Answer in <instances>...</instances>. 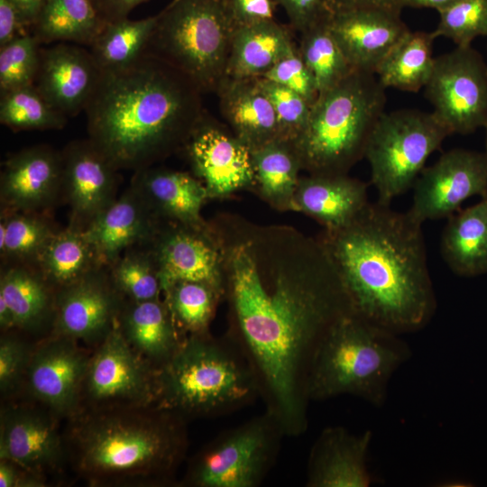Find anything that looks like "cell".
Instances as JSON below:
<instances>
[{
    "mask_svg": "<svg viewBox=\"0 0 487 487\" xmlns=\"http://www.w3.org/2000/svg\"><path fill=\"white\" fill-rule=\"evenodd\" d=\"M222 257L226 334L258 379L266 410L286 436L308 428L307 389L317 348L354 309L319 239L286 225L221 213L209 221Z\"/></svg>",
    "mask_w": 487,
    "mask_h": 487,
    "instance_id": "1",
    "label": "cell"
},
{
    "mask_svg": "<svg viewBox=\"0 0 487 487\" xmlns=\"http://www.w3.org/2000/svg\"><path fill=\"white\" fill-rule=\"evenodd\" d=\"M342 279L355 315L402 335L431 320L436 299L422 224L378 201L350 223L317 236Z\"/></svg>",
    "mask_w": 487,
    "mask_h": 487,
    "instance_id": "2",
    "label": "cell"
},
{
    "mask_svg": "<svg viewBox=\"0 0 487 487\" xmlns=\"http://www.w3.org/2000/svg\"><path fill=\"white\" fill-rule=\"evenodd\" d=\"M201 94L144 52L128 66L101 70L85 108L87 138L118 170L154 166L185 146L206 112Z\"/></svg>",
    "mask_w": 487,
    "mask_h": 487,
    "instance_id": "3",
    "label": "cell"
},
{
    "mask_svg": "<svg viewBox=\"0 0 487 487\" xmlns=\"http://www.w3.org/2000/svg\"><path fill=\"white\" fill-rule=\"evenodd\" d=\"M188 422L156 404L81 410L63 427L69 469L91 487L179 486Z\"/></svg>",
    "mask_w": 487,
    "mask_h": 487,
    "instance_id": "4",
    "label": "cell"
},
{
    "mask_svg": "<svg viewBox=\"0 0 487 487\" xmlns=\"http://www.w3.org/2000/svg\"><path fill=\"white\" fill-rule=\"evenodd\" d=\"M259 397L255 372L227 334L185 336L176 353L158 369L155 404L188 421L227 415Z\"/></svg>",
    "mask_w": 487,
    "mask_h": 487,
    "instance_id": "5",
    "label": "cell"
},
{
    "mask_svg": "<svg viewBox=\"0 0 487 487\" xmlns=\"http://www.w3.org/2000/svg\"><path fill=\"white\" fill-rule=\"evenodd\" d=\"M411 355L409 345L392 332L354 313L338 320L319 343L308 381L309 401L353 395L384 404L389 381Z\"/></svg>",
    "mask_w": 487,
    "mask_h": 487,
    "instance_id": "6",
    "label": "cell"
},
{
    "mask_svg": "<svg viewBox=\"0 0 487 487\" xmlns=\"http://www.w3.org/2000/svg\"><path fill=\"white\" fill-rule=\"evenodd\" d=\"M385 87L373 73L353 71L319 93L292 142L308 174H348L364 157L371 133L385 112Z\"/></svg>",
    "mask_w": 487,
    "mask_h": 487,
    "instance_id": "7",
    "label": "cell"
},
{
    "mask_svg": "<svg viewBox=\"0 0 487 487\" xmlns=\"http://www.w3.org/2000/svg\"><path fill=\"white\" fill-rule=\"evenodd\" d=\"M234 29L225 0H172L158 14L144 52L179 70L202 93H216Z\"/></svg>",
    "mask_w": 487,
    "mask_h": 487,
    "instance_id": "8",
    "label": "cell"
},
{
    "mask_svg": "<svg viewBox=\"0 0 487 487\" xmlns=\"http://www.w3.org/2000/svg\"><path fill=\"white\" fill-rule=\"evenodd\" d=\"M285 432L269 411L226 429L188 461L179 486L258 487L273 467Z\"/></svg>",
    "mask_w": 487,
    "mask_h": 487,
    "instance_id": "9",
    "label": "cell"
},
{
    "mask_svg": "<svg viewBox=\"0 0 487 487\" xmlns=\"http://www.w3.org/2000/svg\"><path fill=\"white\" fill-rule=\"evenodd\" d=\"M450 134L434 112H384L371 133L364 152L377 201L391 205L393 198L413 188L428 157Z\"/></svg>",
    "mask_w": 487,
    "mask_h": 487,
    "instance_id": "10",
    "label": "cell"
},
{
    "mask_svg": "<svg viewBox=\"0 0 487 487\" xmlns=\"http://www.w3.org/2000/svg\"><path fill=\"white\" fill-rule=\"evenodd\" d=\"M157 372L158 369L138 354L115 326L92 349L79 411L155 404Z\"/></svg>",
    "mask_w": 487,
    "mask_h": 487,
    "instance_id": "11",
    "label": "cell"
},
{
    "mask_svg": "<svg viewBox=\"0 0 487 487\" xmlns=\"http://www.w3.org/2000/svg\"><path fill=\"white\" fill-rule=\"evenodd\" d=\"M61 421L26 398L1 401L0 459L43 475L52 485L65 483L69 466Z\"/></svg>",
    "mask_w": 487,
    "mask_h": 487,
    "instance_id": "12",
    "label": "cell"
},
{
    "mask_svg": "<svg viewBox=\"0 0 487 487\" xmlns=\"http://www.w3.org/2000/svg\"><path fill=\"white\" fill-rule=\"evenodd\" d=\"M425 88L451 134H469L487 122V64L471 45L436 57Z\"/></svg>",
    "mask_w": 487,
    "mask_h": 487,
    "instance_id": "13",
    "label": "cell"
},
{
    "mask_svg": "<svg viewBox=\"0 0 487 487\" xmlns=\"http://www.w3.org/2000/svg\"><path fill=\"white\" fill-rule=\"evenodd\" d=\"M92 349L67 336L49 334L35 340L23 396L64 422L79 412L83 381Z\"/></svg>",
    "mask_w": 487,
    "mask_h": 487,
    "instance_id": "14",
    "label": "cell"
},
{
    "mask_svg": "<svg viewBox=\"0 0 487 487\" xmlns=\"http://www.w3.org/2000/svg\"><path fill=\"white\" fill-rule=\"evenodd\" d=\"M408 213L423 224L448 218L473 196L487 195V153L452 149L424 168L413 186Z\"/></svg>",
    "mask_w": 487,
    "mask_h": 487,
    "instance_id": "15",
    "label": "cell"
},
{
    "mask_svg": "<svg viewBox=\"0 0 487 487\" xmlns=\"http://www.w3.org/2000/svg\"><path fill=\"white\" fill-rule=\"evenodd\" d=\"M226 126L205 112L182 149L209 199L226 198L254 185L251 150Z\"/></svg>",
    "mask_w": 487,
    "mask_h": 487,
    "instance_id": "16",
    "label": "cell"
},
{
    "mask_svg": "<svg viewBox=\"0 0 487 487\" xmlns=\"http://www.w3.org/2000/svg\"><path fill=\"white\" fill-rule=\"evenodd\" d=\"M124 299L114 287L108 266L56 290L50 334L63 335L94 349L116 326Z\"/></svg>",
    "mask_w": 487,
    "mask_h": 487,
    "instance_id": "17",
    "label": "cell"
},
{
    "mask_svg": "<svg viewBox=\"0 0 487 487\" xmlns=\"http://www.w3.org/2000/svg\"><path fill=\"white\" fill-rule=\"evenodd\" d=\"M147 245L157 265L161 290L177 281H198L225 298L222 257L210 225L207 229H198L162 221Z\"/></svg>",
    "mask_w": 487,
    "mask_h": 487,
    "instance_id": "18",
    "label": "cell"
},
{
    "mask_svg": "<svg viewBox=\"0 0 487 487\" xmlns=\"http://www.w3.org/2000/svg\"><path fill=\"white\" fill-rule=\"evenodd\" d=\"M60 152L69 225L85 230L117 198L118 170L88 138L70 142Z\"/></svg>",
    "mask_w": 487,
    "mask_h": 487,
    "instance_id": "19",
    "label": "cell"
},
{
    "mask_svg": "<svg viewBox=\"0 0 487 487\" xmlns=\"http://www.w3.org/2000/svg\"><path fill=\"white\" fill-rule=\"evenodd\" d=\"M61 152L45 144L10 154L0 175L1 209L50 212L61 200Z\"/></svg>",
    "mask_w": 487,
    "mask_h": 487,
    "instance_id": "20",
    "label": "cell"
},
{
    "mask_svg": "<svg viewBox=\"0 0 487 487\" xmlns=\"http://www.w3.org/2000/svg\"><path fill=\"white\" fill-rule=\"evenodd\" d=\"M100 74L89 51L58 42L41 47L33 86L54 109L69 118L85 111Z\"/></svg>",
    "mask_w": 487,
    "mask_h": 487,
    "instance_id": "21",
    "label": "cell"
},
{
    "mask_svg": "<svg viewBox=\"0 0 487 487\" xmlns=\"http://www.w3.org/2000/svg\"><path fill=\"white\" fill-rule=\"evenodd\" d=\"M328 26L353 69L373 74L409 31L400 13L377 8L331 14Z\"/></svg>",
    "mask_w": 487,
    "mask_h": 487,
    "instance_id": "22",
    "label": "cell"
},
{
    "mask_svg": "<svg viewBox=\"0 0 487 487\" xmlns=\"http://www.w3.org/2000/svg\"><path fill=\"white\" fill-rule=\"evenodd\" d=\"M372 432L353 434L326 427L313 444L307 466L308 487H368L373 482L367 456Z\"/></svg>",
    "mask_w": 487,
    "mask_h": 487,
    "instance_id": "23",
    "label": "cell"
},
{
    "mask_svg": "<svg viewBox=\"0 0 487 487\" xmlns=\"http://www.w3.org/2000/svg\"><path fill=\"white\" fill-rule=\"evenodd\" d=\"M162 221L130 185L84 232L108 266L126 250L151 243Z\"/></svg>",
    "mask_w": 487,
    "mask_h": 487,
    "instance_id": "24",
    "label": "cell"
},
{
    "mask_svg": "<svg viewBox=\"0 0 487 487\" xmlns=\"http://www.w3.org/2000/svg\"><path fill=\"white\" fill-rule=\"evenodd\" d=\"M131 186L161 220L198 229L209 228V223L201 215L209 197L196 176L151 166L134 171Z\"/></svg>",
    "mask_w": 487,
    "mask_h": 487,
    "instance_id": "25",
    "label": "cell"
},
{
    "mask_svg": "<svg viewBox=\"0 0 487 487\" xmlns=\"http://www.w3.org/2000/svg\"><path fill=\"white\" fill-rule=\"evenodd\" d=\"M368 186L348 174H308L299 178L293 211L301 212L324 230L345 226L369 204Z\"/></svg>",
    "mask_w": 487,
    "mask_h": 487,
    "instance_id": "26",
    "label": "cell"
},
{
    "mask_svg": "<svg viewBox=\"0 0 487 487\" xmlns=\"http://www.w3.org/2000/svg\"><path fill=\"white\" fill-rule=\"evenodd\" d=\"M216 94L227 126L251 151L279 139L274 109L256 78L225 77Z\"/></svg>",
    "mask_w": 487,
    "mask_h": 487,
    "instance_id": "27",
    "label": "cell"
},
{
    "mask_svg": "<svg viewBox=\"0 0 487 487\" xmlns=\"http://www.w3.org/2000/svg\"><path fill=\"white\" fill-rule=\"evenodd\" d=\"M116 326L128 345L156 369L176 353L185 338L161 298L124 300Z\"/></svg>",
    "mask_w": 487,
    "mask_h": 487,
    "instance_id": "28",
    "label": "cell"
},
{
    "mask_svg": "<svg viewBox=\"0 0 487 487\" xmlns=\"http://www.w3.org/2000/svg\"><path fill=\"white\" fill-rule=\"evenodd\" d=\"M56 290L35 266L1 265L0 298L12 310L16 330L40 339L52 329Z\"/></svg>",
    "mask_w": 487,
    "mask_h": 487,
    "instance_id": "29",
    "label": "cell"
},
{
    "mask_svg": "<svg viewBox=\"0 0 487 487\" xmlns=\"http://www.w3.org/2000/svg\"><path fill=\"white\" fill-rule=\"evenodd\" d=\"M440 253L458 276L487 273V195L447 218L441 234Z\"/></svg>",
    "mask_w": 487,
    "mask_h": 487,
    "instance_id": "30",
    "label": "cell"
},
{
    "mask_svg": "<svg viewBox=\"0 0 487 487\" xmlns=\"http://www.w3.org/2000/svg\"><path fill=\"white\" fill-rule=\"evenodd\" d=\"M295 45L289 31L275 20L236 27L225 77H263Z\"/></svg>",
    "mask_w": 487,
    "mask_h": 487,
    "instance_id": "31",
    "label": "cell"
},
{
    "mask_svg": "<svg viewBox=\"0 0 487 487\" xmlns=\"http://www.w3.org/2000/svg\"><path fill=\"white\" fill-rule=\"evenodd\" d=\"M254 171L253 190L272 208L293 211V199L302 170L292 142L276 139L251 151Z\"/></svg>",
    "mask_w": 487,
    "mask_h": 487,
    "instance_id": "32",
    "label": "cell"
},
{
    "mask_svg": "<svg viewBox=\"0 0 487 487\" xmlns=\"http://www.w3.org/2000/svg\"><path fill=\"white\" fill-rule=\"evenodd\" d=\"M106 23L94 0H44L30 32L41 44L90 46Z\"/></svg>",
    "mask_w": 487,
    "mask_h": 487,
    "instance_id": "33",
    "label": "cell"
},
{
    "mask_svg": "<svg viewBox=\"0 0 487 487\" xmlns=\"http://www.w3.org/2000/svg\"><path fill=\"white\" fill-rule=\"evenodd\" d=\"M103 265L84 230L68 225L51 237L34 266L57 290Z\"/></svg>",
    "mask_w": 487,
    "mask_h": 487,
    "instance_id": "34",
    "label": "cell"
},
{
    "mask_svg": "<svg viewBox=\"0 0 487 487\" xmlns=\"http://www.w3.org/2000/svg\"><path fill=\"white\" fill-rule=\"evenodd\" d=\"M431 32L409 31L378 66L375 75L385 87L418 92L427 83L434 66Z\"/></svg>",
    "mask_w": 487,
    "mask_h": 487,
    "instance_id": "35",
    "label": "cell"
},
{
    "mask_svg": "<svg viewBox=\"0 0 487 487\" xmlns=\"http://www.w3.org/2000/svg\"><path fill=\"white\" fill-rule=\"evenodd\" d=\"M60 229L50 212L1 209V265L34 266L45 245Z\"/></svg>",
    "mask_w": 487,
    "mask_h": 487,
    "instance_id": "36",
    "label": "cell"
},
{
    "mask_svg": "<svg viewBox=\"0 0 487 487\" xmlns=\"http://www.w3.org/2000/svg\"><path fill=\"white\" fill-rule=\"evenodd\" d=\"M158 20V14L140 20L128 17L106 23L90 47L100 70L130 65L144 52Z\"/></svg>",
    "mask_w": 487,
    "mask_h": 487,
    "instance_id": "37",
    "label": "cell"
},
{
    "mask_svg": "<svg viewBox=\"0 0 487 487\" xmlns=\"http://www.w3.org/2000/svg\"><path fill=\"white\" fill-rule=\"evenodd\" d=\"M173 321L183 336L209 332L217 304L224 297L211 286L177 281L162 290Z\"/></svg>",
    "mask_w": 487,
    "mask_h": 487,
    "instance_id": "38",
    "label": "cell"
},
{
    "mask_svg": "<svg viewBox=\"0 0 487 487\" xmlns=\"http://www.w3.org/2000/svg\"><path fill=\"white\" fill-rule=\"evenodd\" d=\"M328 19L301 32L298 46L315 78L318 93L334 87L354 71L331 33Z\"/></svg>",
    "mask_w": 487,
    "mask_h": 487,
    "instance_id": "39",
    "label": "cell"
},
{
    "mask_svg": "<svg viewBox=\"0 0 487 487\" xmlns=\"http://www.w3.org/2000/svg\"><path fill=\"white\" fill-rule=\"evenodd\" d=\"M67 120L33 85L0 92V122L14 132L60 130Z\"/></svg>",
    "mask_w": 487,
    "mask_h": 487,
    "instance_id": "40",
    "label": "cell"
},
{
    "mask_svg": "<svg viewBox=\"0 0 487 487\" xmlns=\"http://www.w3.org/2000/svg\"><path fill=\"white\" fill-rule=\"evenodd\" d=\"M108 271L124 300H150L162 294L157 265L147 244L126 250L108 265Z\"/></svg>",
    "mask_w": 487,
    "mask_h": 487,
    "instance_id": "41",
    "label": "cell"
},
{
    "mask_svg": "<svg viewBox=\"0 0 487 487\" xmlns=\"http://www.w3.org/2000/svg\"><path fill=\"white\" fill-rule=\"evenodd\" d=\"M19 330L1 332L0 396L1 401L23 396L27 368L35 340Z\"/></svg>",
    "mask_w": 487,
    "mask_h": 487,
    "instance_id": "42",
    "label": "cell"
},
{
    "mask_svg": "<svg viewBox=\"0 0 487 487\" xmlns=\"http://www.w3.org/2000/svg\"><path fill=\"white\" fill-rule=\"evenodd\" d=\"M438 14V24L432 32L436 38L469 46L476 37L487 36V0H457Z\"/></svg>",
    "mask_w": 487,
    "mask_h": 487,
    "instance_id": "43",
    "label": "cell"
},
{
    "mask_svg": "<svg viewBox=\"0 0 487 487\" xmlns=\"http://www.w3.org/2000/svg\"><path fill=\"white\" fill-rule=\"evenodd\" d=\"M41 45L29 32L0 47V92L33 85Z\"/></svg>",
    "mask_w": 487,
    "mask_h": 487,
    "instance_id": "44",
    "label": "cell"
},
{
    "mask_svg": "<svg viewBox=\"0 0 487 487\" xmlns=\"http://www.w3.org/2000/svg\"><path fill=\"white\" fill-rule=\"evenodd\" d=\"M256 79L274 109L279 125V139L293 142L306 126L312 105L282 85L263 77Z\"/></svg>",
    "mask_w": 487,
    "mask_h": 487,
    "instance_id": "45",
    "label": "cell"
},
{
    "mask_svg": "<svg viewBox=\"0 0 487 487\" xmlns=\"http://www.w3.org/2000/svg\"><path fill=\"white\" fill-rule=\"evenodd\" d=\"M263 78L282 85L302 96L310 105L318 96L315 78L295 45Z\"/></svg>",
    "mask_w": 487,
    "mask_h": 487,
    "instance_id": "46",
    "label": "cell"
},
{
    "mask_svg": "<svg viewBox=\"0 0 487 487\" xmlns=\"http://www.w3.org/2000/svg\"><path fill=\"white\" fill-rule=\"evenodd\" d=\"M288 16L290 27L299 33L327 19L331 13L326 0H272Z\"/></svg>",
    "mask_w": 487,
    "mask_h": 487,
    "instance_id": "47",
    "label": "cell"
},
{
    "mask_svg": "<svg viewBox=\"0 0 487 487\" xmlns=\"http://www.w3.org/2000/svg\"><path fill=\"white\" fill-rule=\"evenodd\" d=\"M235 28L274 20L276 5L272 0H225Z\"/></svg>",
    "mask_w": 487,
    "mask_h": 487,
    "instance_id": "48",
    "label": "cell"
},
{
    "mask_svg": "<svg viewBox=\"0 0 487 487\" xmlns=\"http://www.w3.org/2000/svg\"><path fill=\"white\" fill-rule=\"evenodd\" d=\"M16 6L11 0H0V47L29 33Z\"/></svg>",
    "mask_w": 487,
    "mask_h": 487,
    "instance_id": "49",
    "label": "cell"
},
{
    "mask_svg": "<svg viewBox=\"0 0 487 487\" xmlns=\"http://www.w3.org/2000/svg\"><path fill=\"white\" fill-rule=\"evenodd\" d=\"M331 14L355 9L377 8L400 13V0H326Z\"/></svg>",
    "mask_w": 487,
    "mask_h": 487,
    "instance_id": "50",
    "label": "cell"
},
{
    "mask_svg": "<svg viewBox=\"0 0 487 487\" xmlns=\"http://www.w3.org/2000/svg\"><path fill=\"white\" fill-rule=\"evenodd\" d=\"M106 23L128 17L139 5L147 0H94Z\"/></svg>",
    "mask_w": 487,
    "mask_h": 487,
    "instance_id": "51",
    "label": "cell"
},
{
    "mask_svg": "<svg viewBox=\"0 0 487 487\" xmlns=\"http://www.w3.org/2000/svg\"><path fill=\"white\" fill-rule=\"evenodd\" d=\"M19 11L22 19L30 30L36 22L44 0H11Z\"/></svg>",
    "mask_w": 487,
    "mask_h": 487,
    "instance_id": "52",
    "label": "cell"
},
{
    "mask_svg": "<svg viewBox=\"0 0 487 487\" xmlns=\"http://www.w3.org/2000/svg\"><path fill=\"white\" fill-rule=\"evenodd\" d=\"M18 471V464L0 459V487H15Z\"/></svg>",
    "mask_w": 487,
    "mask_h": 487,
    "instance_id": "53",
    "label": "cell"
},
{
    "mask_svg": "<svg viewBox=\"0 0 487 487\" xmlns=\"http://www.w3.org/2000/svg\"><path fill=\"white\" fill-rule=\"evenodd\" d=\"M456 1L457 0H400V5L402 8H433L439 12Z\"/></svg>",
    "mask_w": 487,
    "mask_h": 487,
    "instance_id": "54",
    "label": "cell"
},
{
    "mask_svg": "<svg viewBox=\"0 0 487 487\" xmlns=\"http://www.w3.org/2000/svg\"><path fill=\"white\" fill-rule=\"evenodd\" d=\"M486 131V138H485V152L487 153V122L485 123L484 126Z\"/></svg>",
    "mask_w": 487,
    "mask_h": 487,
    "instance_id": "55",
    "label": "cell"
}]
</instances>
